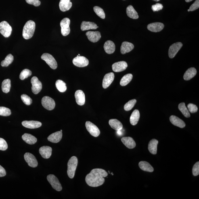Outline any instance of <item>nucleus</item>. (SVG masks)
<instances>
[{"label": "nucleus", "mask_w": 199, "mask_h": 199, "mask_svg": "<svg viewBox=\"0 0 199 199\" xmlns=\"http://www.w3.org/2000/svg\"><path fill=\"white\" fill-rule=\"evenodd\" d=\"M108 176L105 170L101 169H95L91 170L86 177L87 184L92 187H97L102 185L105 181L104 177Z\"/></svg>", "instance_id": "f257e3e1"}, {"label": "nucleus", "mask_w": 199, "mask_h": 199, "mask_svg": "<svg viewBox=\"0 0 199 199\" xmlns=\"http://www.w3.org/2000/svg\"><path fill=\"white\" fill-rule=\"evenodd\" d=\"M36 28L35 23L32 20L27 22L23 31V36L24 39L28 40L33 36Z\"/></svg>", "instance_id": "f03ea898"}, {"label": "nucleus", "mask_w": 199, "mask_h": 199, "mask_svg": "<svg viewBox=\"0 0 199 199\" xmlns=\"http://www.w3.org/2000/svg\"><path fill=\"white\" fill-rule=\"evenodd\" d=\"M78 164V159L76 156L71 158L68 162L67 174L70 179L74 178Z\"/></svg>", "instance_id": "7ed1b4c3"}, {"label": "nucleus", "mask_w": 199, "mask_h": 199, "mask_svg": "<svg viewBox=\"0 0 199 199\" xmlns=\"http://www.w3.org/2000/svg\"><path fill=\"white\" fill-rule=\"evenodd\" d=\"M41 58L52 69H56L58 65L56 61L52 55L48 53H44L42 55Z\"/></svg>", "instance_id": "20e7f679"}, {"label": "nucleus", "mask_w": 199, "mask_h": 199, "mask_svg": "<svg viewBox=\"0 0 199 199\" xmlns=\"http://www.w3.org/2000/svg\"><path fill=\"white\" fill-rule=\"evenodd\" d=\"M12 28L6 21L0 23V32L4 37H9L12 32Z\"/></svg>", "instance_id": "39448f33"}, {"label": "nucleus", "mask_w": 199, "mask_h": 199, "mask_svg": "<svg viewBox=\"0 0 199 199\" xmlns=\"http://www.w3.org/2000/svg\"><path fill=\"white\" fill-rule=\"evenodd\" d=\"M47 179L50 184L53 188L57 191H60L62 190V187L59 180L55 176L53 175H49L47 176Z\"/></svg>", "instance_id": "423d86ee"}, {"label": "nucleus", "mask_w": 199, "mask_h": 199, "mask_svg": "<svg viewBox=\"0 0 199 199\" xmlns=\"http://www.w3.org/2000/svg\"><path fill=\"white\" fill-rule=\"evenodd\" d=\"M70 20L68 18H65L61 20L60 23L61 32L62 35L66 36L70 32Z\"/></svg>", "instance_id": "0eeeda50"}, {"label": "nucleus", "mask_w": 199, "mask_h": 199, "mask_svg": "<svg viewBox=\"0 0 199 199\" xmlns=\"http://www.w3.org/2000/svg\"><path fill=\"white\" fill-rule=\"evenodd\" d=\"M85 126L87 131L93 136L97 137L100 134V132L99 128L91 122L88 121L86 122Z\"/></svg>", "instance_id": "6e6552de"}, {"label": "nucleus", "mask_w": 199, "mask_h": 199, "mask_svg": "<svg viewBox=\"0 0 199 199\" xmlns=\"http://www.w3.org/2000/svg\"><path fill=\"white\" fill-rule=\"evenodd\" d=\"M41 103L44 108L48 110H53L55 108L54 100L49 96L44 97L42 99Z\"/></svg>", "instance_id": "1a4fd4ad"}, {"label": "nucleus", "mask_w": 199, "mask_h": 199, "mask_svg": "<svg viewBox=\"0 0 199 199\" xmlns=\"http://www.w3.org/2000/svg\"><path fill=\"white\" fill-rule=\"evenodd\" d=\"M31 82L32 84V91L34 94L37 95L41 91L42 89V84L36 76L32 78Z\"/></svg>", "instance_id": "9d476101"}, {"label": "nucleus", "mask_w": 199, "mask_h": 199, "mask_svg": "<svg viewBox=\"0 0 199 199\" xmlns=\"http://www.w3.org/2000/svg\"><path fill=\"white\" fill-rule=\"evenodd\" d=\"M72 62L74 66L80 68L87 66L89 64V61L87 58L78 55L73 59Z\"/></svg>", "instance_id": "9b49d317"}, {"label": "nucleus", "mask_w": 199, "mask_h": 199, "mask_svg": "<svg viewBox=\"0 0 199 199\" xmlns=\"http://www.w3.org/2000/svg\"><path fill=\"white\" fill-rule=\"evenodd\" d=\"M183 46L181 42H177L170 46L169 50V56L170 58H174Z\"/></svg>", "instance_id": "f8f14e48"}, {"label": "nucleus", "mask_w": 199, "mask_h": 199, "mask_svg": "<svg viewBox=\"0 0 199 199\" xmlns=\"http://www.w3.org/2000/svg\"><path fill=\"white\" fill-rule=\"evenodd\" d=\"M25 160L28 165L32 167H36L38 166V162L35 157L30 153H26L24 155Z\"/></svg>", "instance_id": "ddd939ff"}, {"label": "nucleus", "mask_w": 199, "mask_h": 199, "mask_svg": "<svg viewBox=\"0 0 199 199\" xmlns=\"http://www.w3.org/2000/svg\"><path fill=\"white\" fill-rule=\"evenodd\" d=\"M114 74L110 72L104 76L103 80L102 86L103 88L107 89L112 83L114 79Z\"/></svg>", "instance_id": "4468645a"}, {"label": "nucleus", "mask_w": 199, "mask_h": 199, "mask_svg": "<svg viewBox=\"0 0 199 199\" xmlns=\"http://www.w3.org/2000/svg\"><path fill=\"white\" fill-rule=\"evenodd\" d=\"M127 63L124 61L115 63L112 65V70L116 72L123 71L127 69Z\"/></svg>", "instance_id": "2eb2a0df"}, {"label": "nucleus", "mask_w": 199, "mask_h": 199, "mask_svg": "<svg viewBox=\"0 0 199 199\" xmlns=\"http://www.w3.org/2000/svg\"><path fill=\"white\" fill-rule=\"evenodd\" d=\"M88 39L92 43H96L101 39L100 32H88L86 33Z\"/></svg>", "instance_id": "dca6fc26"}, {"label": "nucleus", "mask_w": 199, "mask_h": 199, "mask_svg": "<svg viewBox=\"0 0 199 199\" xmlns=\"http://www.w3.org/2000/svg\"><path fill=\"white\" fill-rule=\"evenodd\" d=\"M75 98L76 103L79 106H83L85 104V93L81 90H78L75 92Z\"/></svg>", "instance_id": "f3484780"}, {"label": "nucleus", "mask_w": 199, "mask_h": 199, "mask_svg": "<svg viewBox=\"0 0 199 199\" xmlns=\"http://www.w3.org/2000/svg\"><path fill=\"white\" fill-rule=\"evenodd\" d=\"M22 124L24 127L30 129H37L42 125L41 122L34 121H24L22 122Z\"/></svg>", "instance_id": "a211bd4d"}, {"label": "nucleus", "mask_w": 199, "mask_h": 199, "mask_svg": "<svg viewBox=\"0 0 199 199\" xmlns=\"http://www.w3.org/2000/svg\"><path fill=\"white\" fill-rule=\"evenodd\" d=\"M164 25L159 22L152 23L148 25L147 28L150 31L153 32H158L161 31L163 29Z\"/></svg>", "instance_id": "6ab92c4d"}, {"label": "nucleus", "mask_w": 199, "mask_h": 199, "mask_svg": "<svg viewBox=\"0 0 199 199\" xmlns=\"http://www.w3.org/2000/svg\"><path fill=\"white\" fill-rule=\"evenodd\" d=\"M52 149L49 146H43L39 149V153L41 156L44 158L47 159L50 157Z\"/></svg>", "instance_id": "aec40b11"}, {"label": "nucleus", "mask_w": 199, "mask_h": 199, "mask_svg": "<svg viewBox=\"0 0 199 199\" xmlns=\"http://www.w3.org/2000/svg\"><path fill=\"white\" fill-rule=\"evenodd\" d=\"M134 46L133 44L127 41H124L122 43L121 47V53L122 54L129 53L133 50Z\"/></svg>", "instance_id": "412c9836"}, {"label": "nucleus", "mask_w": 199, "mask_h": 199, "mask_svg": "<svg viewBox=\"0 0 199 199\" xmlns=\"http://www.w3.org/2000/svg\"><path fill=\"white\" fill-rule=\"evenodd\" d=\"M62 132L57 131L49 136L48 137V140L51 142L57 143L60 141L62 139Z\"/></svg>", "instance_id": "4be33fe9"}, {"label": "nucleus", "mask_w": 199, "mask_h": 199, "mask_svg": "<svg viewBox=\"0 0 199 199\" xmlns=\"http://www.w3.org/2000/svg\"><path fill=\"white\" fill-rule=\"evenodd\" d=\"M122 142L127 148L132 149L135 148L136 144L133 138L130 137H124L121 139Z\"/></svg>", "instance_id": "5701e85b"}, {"label": "nucleus", "mask_w": 199, "mask_h": 199, "mask_svg": "<svg viewBox=\"0 0 199 199\" xmlns=\"http://www.w3.org/2000/svg\"><path fill=\"white\" fill-rule=\"evenodd\" d=\"M170 121L174 125L177 127L184 128L185 127V124L183 120L175 116H171L170 117Z\"/></svg>", "instance_id": "b1692460"}, {"label": "nucleus", "mask_w": 199, "mask_h": 199, "mask_svg": "<svg viewBox=\"0 0 199 199\" xmlns=\"http://www.w3.org/2000/svg\"><path fill=\"white\" fill-rule=\"evenodd\" d=\"M104 48L105 52L108 54H112L115 51L116 46L112 41L108 40L105 42Z\"/></svg>", "instance_id": "393cba45"}, {"label": "nucleus", "mask_w": 199, "mask_h": 199, "mask_svg": "<svg viewBox=\"0 0 199 199\" xmlns=\"http://www.w3.org/2000/svg\"><path fill=\"white\" fill-rule=\"evenodd\" d=\"M72 5V3L70 0H61L59 3L60 10L64 12L69 10Z\"/></svg>", "instance_id": "a878e982"}, {"label": "nucleus", "mask_w": 199, "mask_h": 199, "mask_svg": "<svg viewBox=\"0 0 199 199\" xmlns=\"http://www.w3.org/2000/svg\"><path fill=\"white\" fill-rule=\"evenodd\" d=\"M97 26V24L95 23L83 21L81 23V29L83 31L91 29H96Z\"/></svg>", "instance_id": "bb28decb"}, {"label": "nucleus", "mask_w": 199, "mask_h": 199, "mask_svg": "<svg viewBox=\"0 0 199 199\" xmlns=\"http://www.w3.org/2000/svg\"><path fill=\"white\" fill-rule=\"evenodd\" d=\"M159 142L156 139H153L149 142L148 149L151 154L156 155L157 152V146Z\"/></svg>", "instance_id": "cd10ccee"}, {"label": "nucleus", "mask_w": 199, "mask_h": 199, "mask_svg": "<svg viewBox=\"0 0 199 199\" xmlns=\"http://www.w3.org/2000/svg\"><path fill=\"white\" fill-rule=\"evenodd\" d=\"M23 140L28 144L33 145L37 142V139L34 136L29 133H24L22 136Z\"/></svg>", "instance_id": "c85d7f7f"}, {"label": "nucleus", "mask_w": 199, "mask_h": 199, "mask_svg": "<svg viewBox=\"0 0 199 199\" xmlns=\"http://www.w3.org/2000/svg\"><path fill=\"white\" fill-rule=\"evenodd\" d=\"M109 124L112 129L116 130V131L121 130L123 128V125L121 122L116 119L110 120L109 121Z\"/></svg>", "instance_id": "c756f323"}, {"label": "nucleus", "mask_w": 199, "mask_h": 199, "mask_svg": "<svg viewBox=\"0 0 199 199\" xmlns=\"http://www.w3.org/2000/svg\"><path fill=\"white\" fill-rule=\"evenodd\" d=\"M197 70L194 68L188 69L185 73L183 78L185 80H189L194 78L197 74Z\"/></svg>", "instance_id": "7c9ffc66"}, {"label": "nucleus", "mask_w": 199, "mask_h": 199, "mask_svg": "<svg viewBox=\"0 0 199 199\" xmlns=\"http://www.w3.org/2000/svg\"><path fill=\"white\" fill-rule=\"evenodd\" d=\"M126 12L127 16L130 18L133 19H137L139 18V16L137 11L131 5H129L127 7L126 9Z\"/></svg>", "instance_id": "2f4dec72"}, {"label": "nucleus", "mask_w": 199, "mask_h": 199, "mask_svg": "<svg viewBox=\"0 0 199 199\" xmlns=\"http://www.w3.org/2000/svg\"><path fill=\"white\" fill-rule=\"evenodd\" d=\"M140 118V113L139 110H135L132 113L130 118V123L132 125H137Z\"/></svg>", "instance_id": "473e14b6"}, {"label": "nucleus", "mask_w": 199, "mask_h": 199, "mask_svg": "<svg viewBox=\"0 0 199 199\" xmlns=\"http://www.w3.org/2000/svg\"><path fill=\"white\" fill-rule=\"evenodd\" d=\"M139 166L143 171L149 172H152L154 171V168L148 162L141 161L139 163Z\"/></svg>", "instance_id": "72a5a7b5"}, {"label": "nucleus", "mask_w": 199, "mask_h": 199, "mask_svg": "<svg viewBox=\"0 0 199 199\" xmlns=\"http://www.w3.org/2000/svg\"><path fill=\"white\" fill-rule=\"evenodd\" d=\"M11 81L10 79H6L3 80L2 85V91L4 93H7L10 91Z\"/></svg>", "instance_id": "f704fd0d"}, {"label": "nucleus", "mask_w": 199, "mask_h": 199, "mask_svg": "<svg viewBox=\"0 0 199 199\" xmlns=\"http://www.w3.org/2000/svg\"><path fill=\"white\" fill-rule=\"evenodd\" d=\"M133 75L131 74H127L122 78L120 82V85L122 87L127 85L133 79Z\"/></svg>", "instance_id": "c9c22d12"}, {"label": "nucleus", "mask_w": 199, "mask_h": 199, "mask_svg": "<svg viewBox=\"0 0 199 199\" xmlns=\"http://www.w3.org/2000/svg\"><path fill=\"white\" fill-rule=\"evenodd\" d=\"M55 86L57 89L61 92H64L66 91L67 89L66 84L62 80H57L55 83Z\"/></svg>", "instance_id": "e433bc0d"}, {"label": "nucleus", "mask_w": 199, "mask_h": 199, "mask_svg": "<svg viewBox=\"0 0 199 199\" xmlns=\"http://www.w3.org/2000/svg\"><path fill=\"white\" fill-rule=\"evenodd\" d=\"M178 108L179 110L181 111L182 113L183 114L184 116L186 118H189L190 116V114L189 113V112L186 106H185V103H180L179 105Z\"/></svg>", "instance_id": "4c0bfd02"}, {"label": "nucleus", "mask_w": 199, "mask_h": 199, "mask_svg": "<svg viewBox=\"0 0 199 199\" xmlns=\"http://www.w3.org/2000/svg\"><path fill=\"white\" fill-rule=\"evenodd\" d=\"M14 57L11 54H9L6 57L5 60L2 61L1 65L3 67H7L12 63Z\"/></svg>", "instance_id": "58836bf2"}, {"label": "nucleus", "mask_w": 199, "mask_h": 199, "mask_svg": "<svg viewBox=\"0 0 199 199\" xmlns=\"http://www.w3.org/2000/svg\"><path fill=\"white\" fill-rule=\"evenodd\" d=\"M93 10L97 16L102 19L105 18V14L104 11L101 7L95 6L93 7Z\"/></svg>", "instance_id": "ea45409f"}, {"label": "nucleus", "mask_w": 199, "mask_h": 199, "mask_svg": "<svg viewBox=\"0 0 199 199\" xmlns=\"http://www.w3.org/2000/svg\"><path fill=\"white\" fill-rule=\"evenodd\" d=\"M32 74L31 71L28 69H24L21 72L19 76L20 79L21 80H23L31 76Z\"/></svg>", "instance_id": "a19ab883"}, {"label": "nucleus", "mask_w": 199, "mask_h": 199, "mask_svg": "<svg viewBox=\"0 0 199 199\" xmlns=\"http://www.w3.org/2000/svg\"><path fill=\"white\" fill-rule=\"evenodd\" d=\"M136 103L137 100L135 99L131 100L129 101L124 105V110L126 111L131 110L134 106Z\"/></svg>", "instance_id": "79ce46f5"}, {"label": "nucleus", "mask_w": 199, "mask_h": 199, "mask_svg": "<svg viewBox=\"0 0 199 199\" xmlns=\"http://www.w3.org/2000/svg\"><path fill=\"white\" fill-rule=\"evenodd\" d=\"M11 114L10 109L4 107H0V116H9Z\"/></svg>", "instance_id": "37998d69"}, {"label": "nucleus", "mask_w": 199, "mask_h": 199, "mask_svg": "<svg viewBox=\"0 0 199 199\" xmlns=\"http://www.w3.org/2000/svg\"><path fill=\"white\" fill-rule=\"evenodd\" d=\"M21 99L25 104L28 106L31 104L32 100L31 98L28 95L25 94L22 95L21 96Z\"/></svg>", "instance_id": "c03bdc74"}, {"label": "nucleus", "mask_w": 199, "mask_h": 199, "mask_svg": "<svg viewBox=\"0 0 199 199\" xmlns=\"http://www.w3.org/2000/svg\"><path fill=\"white\" fill-rule=\"evenodd\" d=\"M8 148L5 139L0 138V150L4 151L7 150Z\"/></svg>", "instance_id": "a18cd8bd"}, {"label": "nucleus", "mask_w": 199, "mask_h": 199, "mask_svg": "<svg viewBox=\"0 0 199 199\" xmlns=\"http://www.w3.org/2000/svg\"><path fill=\"white\" fill-rule=\"evenodd\" d=\"M188 107V111L189 112L194 113L197 112L198 108L196 105L192 104V103H189L187 106Z\"/></svg>", "instance_id": "49530a36"}, {"label": "nucleus", "mask_w": 199, "mask_h": 199, "mask_svg": "<svg viewBox=\"0 0 199 199\" xmlns=\"http://www.w3.org/2000/svg\"><path fill=\"white\" fill-rule=\"evenodd\" d=\"M193 175L196 176L199 174V162H198L194 164L193 168Z\"/></svg>", "instance_id": "de8ad7c7"}, {"label": "nucleus", "mask_w": 199, "mask_h": 199, "mask_svg": "<svg viewBox=\"0 0 199 199\" xmlns=\"http://www.w3.org/2000/svg\"><path fill=\"white\" fill-rule=\"evenodd\" d=\"M163 8V6L160 3H156V4L153 5L152 6V10L154 12L161 10Z\"/></svg>", "instance_id": "09e8293b"}, {"label": "nucleus", "mask_w": 199, "mask_h": 199, "mask_svg": "<svg viewBox=\"0 0 199 199\" xmlns=\"http://www.w3.org/2000/svg\"><path fill=\"white\" fill-rule=\"evenodd\" d=\"M199 7V0H196V1L189 7L190 11H193L197 10Z\"/></svg>", "instance_id": "8fccbe9b"}, {"label": "nucleus", "mask_w": 199, "mask_h": 199, "mask_svg": "<svg viewBox=\"0 0 199 199\" xmlns=\"http://www.w3.org/2000/svg\"><path fill=\"white\" fill-rule=\"evenodd\" d=\"M26 1L28 3L35 6H39L41 4V2L39 0H26Z\"/></svg>", "instance_id": "3c124183"}, {"label": "nucleus", "mask_w": 199, "mask_h": 199, "mask_svg": "<svg viewBox=\"0 0 199 199\" xmlns=\"http://www.w3.org/2000/svg\"><path fill=\"white\" fill-rule=\"evenodd\" d=\"M6 174V171L4 168L0 165V177L5 176Z\"/></svg>", "instance_id": "603ef678"}, {"label": "nucleus", "mask_w": 199, "mask_h": 199, "mask_svg": "<svg viewBox=\"0 0 199 199\" xmlns=\"http://www.w3.org/2000/svg\"><path fill=\"white\" fill-rule=\"evenodd\" d=\"M192 1L193 0H185V2H190Z\"/></svg>", "instance_id": "864d4df0"}, {"label": "nucleus", "mask_w": 199, "mask_h": 199, "mask_svg": "<svg viewBox=\"0 0 199 199\" xmlns=\"http://www.w3.org/2000/svg\"><path fill=\"white\" fill-rule=\"evenodd\" d=\"M154 1H156V2H158V1H159L160 0H154Z\"/></svg>", "instance_id": "5fc2aeb1"}, {"label": "nucleus", "mask_w": 199, "mask_h": 199, "mask_svg": "<svg viewBox=\"0 0 199 199\" xmlns=\"http://www.w3.org/2000/svg\"><path fill=\"white\" fill-rule=\"evenodd\" d=\"M112 175H113V173H112Z\"/></svg>", "instance_id": "6e6d98bb"}, {"label": "nucleus", "mask_w": 199, "mask_h": 199, "mask_svg": "<svg viewBox=\"0 0 199 199\" xmlns=\"http://www.w3.org/2000/svg\"><path fill=\"white\" fill-rule=\"evenodd\" d=\"M188 11H190V10H189V9H188Z\"/></svg>", "instance_id": "4d7b16f0"}, {"label": "nucleus", "mask_w": 199, "mask_h": 199, "mask_svg": "<svg viewBox=\"0 0 199 199\" xmlns=\"http://www.w3.org/2000/svg\"><path fill=\"white\" fill-rule=\"evenodd\" d=\"M78 56H80V54H78Z\"/></svg>", "instance_id": "13d9d810"}, {"label": "nucleus", "mask_w": 199, "mask_h": 199, "mask_svg": "<svg viewBox=\"0 0 199 199\" xmlns=\"http://www.w3.org/2000/svg\"><path fill=\"white\" fill-rule=\"evenodd\" d=\"M61 131V132H62V130H61V131Z\"/></svg>", "instance_id": "bf43d9fd"}, {"label": "nucleus", "mask_w": 199, "mask_h": 199, "mask_svg": "<svg viewBox=\"0 0 199 199\" xmlns=\"http://www.w3.org/2000/svg\"><path fill=\"white\" fill-rule=\"evenodd\" d=\"M99 28V26H97V28Z\"/></svg>", "instance_id": "052dcab7"}, {"label": "nucleus", "mask_w": 199, "mask_h": 199, "mask_svg": "<svg viewBox=\"0 0 199 199\" xmlns=\"http://www.w3.org/2000/svg\"><path fill=\"white\" fill-rule=\"evenodd\" d=\"M123 1H125V0H123Z\"/></svg>", "instance_id": "680f3d73"}]
</instances>
